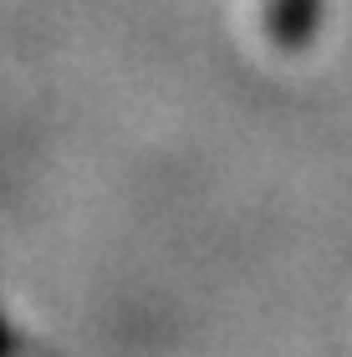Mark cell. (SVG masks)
<instances>
[{
  "mask_svg": "<svg viewBox=\"0 0 352 357\" xmlns=\"http://www.w3.org/2000/svg\"><path fill=\"white\" fill-rule=\"evenodd\" d=\"M316 6H322V0H270V10H266L270 41H276V46H286V52L307 46L312 26H316Z\"/></svg>",
  "mask_w": 352,
  "mask_h": 357,
  "instance_id": "cell-1",
  "label": "cell"
}]
</instances>
